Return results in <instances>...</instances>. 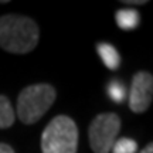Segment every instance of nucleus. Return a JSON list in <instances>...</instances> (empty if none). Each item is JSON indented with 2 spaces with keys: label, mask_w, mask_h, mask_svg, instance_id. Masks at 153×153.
Wrapping results in <instances>:
<instances>
[{
  "label": "nucleus",
  "mask_w": 153,
  "mask_h": 153,
  "mask_svg": "<svg viewBox=\"0 0 153 153\" xmlns=\"http://www.w3.org/2000/svg\"><path fill=\"white\" fill-rule=\"evenodd\" d=\"M40 30L33 19L20 14L0 17V47L11 54H27L38 44Z\"/></svg>",
  "instance_id": "1"
},
{
  "label": "nucleus",
  "mask_w": 153,
  "mask_h": 153,
  "mask_svg": "<svg viewBox=\"0 0 153 153\" xmlns=\"http://www.w3.org/2000/svg\"><path fill=\"white\" fill-rule=\"evenodd\" d=\"M57 98V92L50 84H34L24 88L17 98V116L26 125H31L43 118Z\"/></svg>",
  "instance_id": "2"
},
{
  "label": "nucleus",
  "mask_w": 153,
  "mask_h": 153,
  "mask_svg": "<svg viewBox=\"0 0 153 153\" xmlns=\"http://www.w3.org/2000/svg\"><path fill=\"white\" fill-rule=\"evenodd\" d=\"M78 128L76 123L65 115L51 119L41 135L43 153H76Z\"/></svg>",
  "instance_id": "3"
},
{
  "label": "nucleus",
  "mask_w": 153,
  "mask_h": 153,
  "mask_svg": "<svg viewBox=\"0 0 153 153\" xmlns=\"http://www.w3.org/2000/svg\"><path fill=\"white\" fill-rule=\"evenodd\" d=\"M120 131V119L116 114L105 112L97 115L89 125V145L94 153H111Z\"/></svg>",
  "instance_id": "4"
},
{
  "label": "nucleus",
  "mask_w": 153,
  "mask_h": 153,
  "mask_svg": "<svg viewBox=\"0 0 153 153\" xmlns=\"http://www.w3.org/2000/svg\"><path fill=\"white\" fill-rule=\"evenodd\" d=\"M153 76L148 71H139L132 78L129 92V108L135 114H143L152 104Z\"/></svg>",
  "instance_id": "5"
},
{
  "label": "nucleus",
  "mask_w": 153,
  "mask_h": 153,
  "mask_svg": "<svg viewBox=\"0 0 153 153\" xmlns=\"http://www.w3.org/2000/svg\"><path fill=\"white\" fill-rule=\"evenodd\" d=\"M98 54L102 58L104 64L109 70H116L120 64V57L115 47H112L108 43H99L98 44Z\"/></svg>",
  "instance_id": "6"
},
{
  "label": "nucleus",
  "mask_w": 153,
  "mask_h": 153,
  "mask_svg": "<svg viewBox=\"0 0 153 153\" xmlns=\"http://www.w3.org/2000/svg\"><path fill=\"white\" fill-rule=\"evenodd\" d=\"M116 23L122 30H133L139 24V13L132 9H122L116 13Z\"/></svg>",
  "instance_id": "7"
},
{
  "label": "nucleus",
  "mask_w": 153,
  "mask_h": 153,
  "mask_svg": "<svg viewBox=\"0 0 153 153\" xmlns=\"http://www.w3.org/2000/svg\"><path fill=\"white\" fill-rule=\"evenodd\" d=\"M14 111L11 108L9 98L0 95V129L10 128L14 123Z\"/></svg>",
  "instance_id": "8"
},
{
  "label": "nucleus",
  "mask_w": 153,
  "mask_h": 153,
  "mask_svg": "<svg viewBox=\"0 0 153 153\" xmlns=\"http://www.w3.org/2000/svg\"><path fill=\"white\" fill-rule=\"evenodd\" d=\"M111 152L112 153H136L137 143L133 139H129V137H120L118 140H115Z\"/></svg>",
  "instance_id": "9"
},
{
  "label": "nucleus",
  "mask_w": 153,
  "mask_h": 153,
  "mask_svg": "<svg viewBox=\"0 0 153 153\" xmlns=\"http://www.w3.org/2000/svg\"><path fill=\"white\" fill-rule=\"evenodd\" d=\"M109 97L115 102H122L126 98V88L120 82H112L109 85Z\"/></svg>",
  "instance_id": "10"
},
{
  "label": "nucleus",
  "mask_w": 153,
  "mask_h": 153,
  "mask_svg": "<svg viewBox=\"0 0 153 153\" xmlns=\"http://www.w3.org/2000/svg\"><path fill=\"white\" fill-rule=\"evenodd\" d=\"M122 3L129 6H142V4H146V0H123Z\"/></svg>",
  "instance_id": "11"
},
{
  "label": "nucleus",
  "mask_w": 153,
  "mask_h": 153,
  "mask_svg": "<svg viewBox=\"0 0 153 153\" xmlns=\"http://www.w3.org/2000/svg\"><path fill=\"white\" fill-rule=\"evenodd\" d=\"M0 153H14L11 146L6 145V143H0Z\"/></svg>",
  "instance_id": "12"
},
{
  "label": "nucleus",
  "mask_w": 153,
  "mask_h": 153,
  "mask_svg": "<svg viewBox=\"0 0 153 153\" xmlns=\"http://www.w3.org/2000/svg\"><path fill=\"white\" fill-rule=\"evenodd\" d=\"M140 153H153V145H152V143H149L148 146L143 149V150H142Z\"/></svg>",
  "instance_id": "13"
},
{
  "label": "nucleus",
  "mask_w": 153,
  "mask_h": 153,
  "mask_svg": "<svg viewBox=\"0 0 153 153\" xmlns=\"http://www.w3.org/2000/svg\"><path fill=\"white\" fill-rule=\"evenodd\" d=\"M3 3H9L7 0H0V4H3Z\"/></svg>",
  "instance_id": "14"
}]
</instances>
